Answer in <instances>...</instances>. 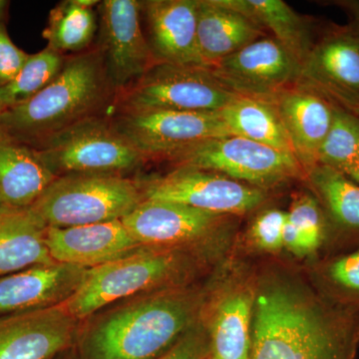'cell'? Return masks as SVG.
<instances>
[{
  "label": "cell",
  "mask_w": 359,
  "mask_h": 359,
  "mask_svg": "<svg viewBox=\"0 0 359 359\" xmlns=\"http://www.w3.org/2000/svg\"><path fill=\"white\" fill-rule=\"evenodd\" d=\"M86 271L53 263L0 276V316L65 304L81 285Z\"/></svg>",
  "instance_id": "cell-18"
},
{
  "label": "cell",
  "mask_w": 359,
  "mask_h": 359,
  "mask_svg": "<svg viewBox=\"0 0 359 359\" xmlns=\"http://www.w3.org/2000/svg\"><path fill=\"white\" fill-rule=\"evenodd\" d=\"M301 66L276 39L263 37L209 68L237 95L271 101L297 84Z\"/></svg>",
  "instance_id": "cell-13"
},
{
  "label": "cell",
  "mask_w": 359,
  "mask_h": 359,
  "mask_svg": "<svg viewBox=\"0 0 359 359\" xmlns=\"http://www.w3.org/2000/svg\"><path fill=\"white\" fill-rule=\"evenodd\" d=\"M28 57L29 54L13 43L6 25L0 21V86L8 83L18 75Z\"/></svg>",
  "instance_id": "cell-34"
},
{
  "label": "cell",
  "mask_w": 359,
  "mask_h": 359,
  "mask_svg": "<svg viewBox=\"0 0 359 359\" xmlns=\"http://www.w3.org/2000/svg\"><path fill=\"white\" fill-rule=\"evenodd\" d=\"M205 359H214V358H212V356H211V354H210V355L208 356V358H205Z\"/></svg>",
  "instance_id": "cell-41"
},
{
  "label": "cell",
  "mask_w": 359,
  "mask_h": 359,
  "mask_svg": "<svg viewBox=\"0 0 359 359\" xmlns=\"http://www.w3.org/2000/svg\"><path fill=\"white\" fill-rule=\"evenodd\" d=\"M210 354L209 334L201 320L173 348L158 359H205Z\"/></svg>",
  "instance_id": "cell-33"
},
{
  "label": "cell",
  "mask_w": 359,
  "mask_h": 359,
  "mask_svg": "<svg viewBox=\"0 0 359 359\" xmlns=\"http://www.w3.org/2000/svg\"><path fill=\"white\" fill-rule=\"evenodd\" d=\"M163 160L175 168L216 172L264 192L306 178L294 155L237 136L198 142L170 153Z\"/></svg>",
  "instance_id": "cell-6"
},
{
  "label": "cell",
  "mask_w": 359,
  "mask_h": 359,
  "mask_svg": "<svg viewBox=\"0 0 359 359\" xmlns=\"http://www.w3.org/2000/svg\"><path fill=\"white\" fill-rule=\"evenodd\" d=\"M271 102L282 119L294 157L306 173L318 163L321 145L332 126L334 104L299 84L280 92Z\"/></svg>",
  "instance_id": "cell-19"
},
{
  "label": "cell",
  "mask_w": 359,
  "mask_h": 359,
  "mask_svg": "<svg viewBox=\"0 0 359 359\" xmlns=\"http://www.w3.org/2000/svg\"><path fill=\"white\" fill-rule=\"evenodd\" d=\"M143 190L146 200L177 203L233 218L257 211L268 199L263 190L191 167H176L164 176L143 182Z\"/></svg>",
  "instance_id": "cell-10"
},
{
  "label": "cell",
  "mask_w": 359,
  "mask_h": 359,
  "mask_svg": "<svg viewBox=\"0 0 359 359\" xmlns=\"http://www.w3.org/2000/svg\"><path fill=\"white\" fill-rule=\"evenodd\" d=\"M309 278L330 302L359 311V248L320 261Z\"/></svg>",
  "instance_id": "cell-29"
},
{
  "label": "cell",
  "mask_w": 359,
  "mask_h": 359,
  "mask_svg": "<svg viewBox=\"0 0 359 359\" xmlns=\"http://www.w3.org/2000/svg\"><path fill=\"white\" fill-rule=\"evenodd\" d=\"M266 36L261 26L224 0H197V39L208 67Z\"/></svg>",
  "instance_id": "cell-21"
},
{
  "label": "cell",
  "mask_w": 359,
  "mask_h": 359,
  "mask_svg": "<svg viewBox=\"0 0 359 359\" xmlns=\"http://www.w3.org/2000/svg\"><path fill=\"white\" fill-rule=\"evenodd\" d=\"M8 4L9 2L6 1V0H0V21H4L7 7H8Z\"/></svg>",
  "instance_id": "cell-39"
},
{
  "label": "cell",
  "mask_w": 359,
  "mask_h": 359,
  "mask_svg": "<svg viewBox=\"0 0 359 359\" xmlns=\"http://www.w3.org/2000/svg\"><path fill=\"white\" fill-rule=\"evenodd\" d=\"M47 247L55 263L96 268L141 247L121 219L47 229Z\"/></svg>",
  "instance_id": "cell-20"
},
{
  "label": "cell",
  "mask_w": 359,
  "mask_h": 359,
  "mask_svg": "<svg viewBox=\"0 0 359 359\" xmlns=\"http://www.w3.org/2000/svg\"><path fill=\"white\" fill-rule=\"evenodd\" d=\"M351 27L359 40V20H354L353 25H351Z\"/></svg>",
  "instance_id": "cell-40"
},
{
  "label": "cell",
  "mask_w": 359,
  "mask_h": 359,
  "mask_svg": "<svg viewBox=\"0 0 359 359\" xmlns=\"http://www.w3.org/2000/svg\"><path fill=\"white\" fill-rule=\"evenodd\" d=\"M63 54L46 47L32 54L15 77L0 86L2 110L20 105L39 93L57 76L65 65Z\"/></svg>",
  "instance_id": "cell-30"
},
{
  "label": "cell",
  "mask_w": 359,
  "mask_h": 359,
  "mask_svg": "<svg viewBox=\"0 0 359 359\" xmlns=\"http://www.w3.org/2000/svg\"><path fill=\"white\" fill-rule=\"evenodd\" d=\"M82 321L65 304L0 316V359H52L76 344Z\"/></svg>",
  "instance_id": "cell-15"
},
{
  "label": "cell",
  "mask_w": 359,
  "mask_h": 359,
  "mask_svg": "<svg viewBox=\"0 0 359 359\" xmlns=\"http://www.w3.org/2000/svg\"><path fill=\"white\" fill-rule=\"evenodd\" d=\"M223 249L141 245L114 261L87 269L81 285L65 306L71 316L83 321L116 302L192 285Z\"/></svg>",
  "instance_id": "cell-3"
},
{
  "label": "cell",
  "mask_w": 359,
  "mask_h": 359,
  "mask_svg": "<svg viewBox=\"0 0 359 359\" xmlns=\"http://www.w3.org/2000/svg\"><path fill=\"white\" fill-rule=\"evenodd\" d=\"M344 6L353 13L355 20H359V1L344 2Z\"/></svg>",
  "instance_id": "cell-37"
},
{
  "label": "cell",
  "mask_w": 359,
  "mask_h": 359,
  "mask_svg": "<svg viewBox=\"0 0 359 359\" xmlns=\"http://www.w3.org/2000/svg\"><path fill=\"white\" fill-rule=\"evenodd\" d=\"M212 283L156 290L116 302L82 321L79 359H158L202 320Z\"/></svg>",
  "instance_id": "cell-2"
},
{
  "label": "cell",
  "mask_w": 359,
  "mask_h": 359,
  "mask_svg": "<svg viewBox=\"0 0 359 359\" xmlns=\"http://www.w3.org/2000/svg\"><path fill=\"white\" fill-rule=\"evenodd\" d=\"M233 219L177 203L145 199L121 221L140 245L194 249L224 248Z\"/></svg>",
  "instance_id": "cell-9"
},
{
  "label": "cell",
  "mask_w": 359,
  "mask_h": 359,
  "mask_svg": "<svg viewBox=\"0 0 359 359\" xmlns=\"http://www.w3.org/2000/svg\"><path fill=\"white\" fill-rule=\"evenodd\" d=\"M47 229L32 207L0 204V276L55 263L47 247Z\"/></svg>",
  "instance_id": "cell-22"
},
{
  "label": "cell",
  "mask_w": 359,
  "mask_h": 359,
  "mask_svg": "<svg viewBox=\"0 0 359 359\" xmlns=\"http://www.w3.org/2000/svg\"><path fill=\"white\" fill-rule=\"evenodd\" d=\"M330 242V226L318 199L313 193L295 196L287 211L283 249L304 259L316 256Z\"/></svg>",
  "instance_id": "cell-27"
},
{
  "label": "cell",
  "mask_w": 359,
  "mask_h": 359,
  "mask_svg": "<svg viewBox=\"0 0 359 359\" xmlns=\"http://www.w3.org/2000/svg\"><path fill=\"white\" fill-rule=\"evenodd\" d=\"M115 96L98 48L66 59L50 84L20 105L2 111L0 129L32 149L74 126L99 116Z\"/></svg>",
  "instance_id": "cell-4"
},
{
  "label": "cell",
  "mask_w": 359,
  "mask_h": 359,
  "mask_svg": "<svg viewBox=\"0 0 359 359\" xmlns=\"http://www.w3.org/2000/svg\"><path fill=\"white\" fill-rule=\"evenodd\" d=\"M2 111L4 110H2L1 105H0V114H1Z\"/></svg>",
  "instance_id": "cell-42"
},
{
  "label": "cell",
  "mask_w": 359,
  "mask_h": 359,
  "mask_svg": "<svg viewBox=\"0 0 359 359\" xmlns=\"http://www.w3.org/2000/svg\"><path fill=\"white\" fill-rule=\"evenodd\" d=\"M297 84L318 92L335 106L359 96V40L351 26L327 33L313 44Z\"/></svg>",
  "instance_id": "cell-16"
},
{
  "label": "cell",
  "mask_w": 359,
  "mask_h": 359,
  "mask_svg": "<svg viewBox=\"0 0 359 359\" xmlns=\"http://www.w3.org/2000/svg\"><path fill=\"white\" fill-rule=\"evenodd\" d=\"M52 359H79L78 358L76 349H75V346L72 347V348L68 349V351H65V353L59 354V355L55 356V358Z\"/></svg>",
  "instance_id": "cell-36"
},
{
  "label": "cell",
  "mask_w": 359,
  "mask_h": 359,
  "mask_svg": "<svg viewBox=\"0 0 359 359\" xmlns=\"http://www.w3.org/2000/svg\"><path fill=\"white\" fill-rule=\"evenodd\" d=\"M240 97L209 67L155 63L115 96L121 113L142 111L219 112Z\"/></svg>",
  "instance_id": "cell-8"
},
{
  "label": "cell",
  "mask_w": 359,
  "mask_h": 359,
  "mask_svg": "<svg viewBox=\"0 0 359 359\" xmlns=\"http://www.w3.org/2000/svg\"><path fill=\"white\" fill-rule=\"evenodd\" d=\"M146 39L156 63L205 66L197 39V0L141 1Z\"/></svg>",
  "instance_id": "cell-17"
},
{
  "label": "cell",
  "mask_w": 359,
  "mask_h": 359,
  "mask_svg": "<svg viewBox=\"0 0 359 359\" xmlns=\"http://www.w3.org/2000/svg\"><path fill=\"white\" fill-rule=\"evenodd\" d=\"M249 359H355L359 311L327 299L294 269L271 264L254 275Z\"/></svg>",
  "instance_id": "cell-1"
},
{
  "label": "cell",
  "mask_w": 359,
  "mask_h": 359,
  "mask_svg": "<svg viewBox=\"0 0 359 359\" xmlns=\"http://www.w3.org/2000/svg\"><path fill=\"white\" fill-rule=\"evenodd\" d=\"M287 211L269 208L259 212L247 231V242L263 254L275 255L283 250V228Z\"/></svg>",
  "instance_id": "cell-32"
},
{
  "label": "cell",
  "mask_w": 359,
  "mask_h": 359,
  "mask_svg": "<svg viewBox=\"0 0 359 359\" xmlns=\"http://www.w3.org/2000/svg\"><path fill=\"white\" fill-rule=\"evenodd\" d=\"M97 45L115 96L128 88L156 61L142 27L141 1L104 0L98 4Z\"/></svg>",
  "instance_id": "cell-11"
},
{
  "label": "cell",
  "mask_w": 359,
  "mask_h": 359,
  "mask_svg": "<svg viewBox=\"0 0 359 359\" xmlns=\"http://www.w3.org/2000/svg\"><path fill=\"white\" fill-rule=\"evenodd\" d=\"M216 280L202 320L214 359H249L254 313V275L235 273Z\"/></svg>",
  "instance_id": "cell-14"
},
{
  "label": "cell",
  "mask_w": 359,
  "mask_h": 359,
  "mask_svg": "<svg viewBox=\"0 0 359 359\" xmlns=\"http://www.w3.org/2000/svg\"><path fill=\"white\" fill-rule=\"evenodd\" d=\"M339 108H341V109L346 110L347 112L351 113V114L359 118V96L354 97V98L347 101V102L344 103V105L340 106Z\"/></svg>",
  "instance_id": "cell-35"
},
{
  "label": "cell",
  "mask_w": 359,
  "mask_h": 359,
  "mask_svg": "<svg viewBox=\"0 0 359 359\" xmlns=\"http://www.w3.org/2000/svg\"><path fill=\"white\" fill-rule=\"evenodd\" d=\"M218 114L231 136L294 155L282 119L271 101L240 96L219 111Z\"/></svg>",
  "instance_id": "cell-26"
},
{
  "label": "cell",
  "mask_w": 359,
  "mask_h": 359,
  "mask_svg": "<svg viewBox=\"0 0 359 359\" xmlns=\"http://www.w3.org/2000/svg\"><path fill=\"white\" fill-rule=\"evenodd\" d=\"M144 198L143 183L119 174H70L57 177L32 205L53 228L122 219Z\"/></svg>",
  "instance_id": "cell-5"
},
{
  "label": "cell",
  "mask_w": 359,
  "mask_h": 359,
  "mask_svg": "<svg viewBox=\"0 0 359 359\" xmlns=\"http://www.w3.org/2000/svg\"><path fill=\"white\" fill-rule=\"evenodd\" d=\"M98 22L93 8L77 4L76 0H66L54 7L49 13L48 23L42 36L47 47L63 52L88 50L95 37Z\"/></svg>",
  "instance_id": "cell-28"
},
{
  "label": "cell",
  "mask_w": 359,
  "mask_h": 359,
  "mask_svg": "<svg viewBox=\"0 0 359 359\" xmlns=\"http://www.w3.org/2000/svg\"><path fill=\"white\" fill-rule=\"evenodd\" d=\"M358 160L359 118L334 105L332 126L321 145L318 163L348 176Z\"/></svg>",
  "instance_id": "cell-31"
},
{
  "label": "cell",
  "mask_w": 359,
  "mask_h": 359,
  "mask_svg": "<svg viewBox=\"0 0 359 359\" xmlns=\"http://www.w3.org/2000/svg\"><path fill=\"white\" fill-rule=\"evenodd\" d=\"M261 26L301 65L313 46L308 22L283 0H224Z\"/></svg>",
  "instance_id": "cell-25"
},
{
  "label": "cell",
  "mask_w": 359,
  "mask_h": 359,
  "mask_svg": "<svg viewBox=\"0 0 359 359\" xmlns=\"http://www.w3.org/2000/svg\"><path fill=\"white\" fill-rule=\"evenodd\" d=\"M34 150L55 178L70 174L122 175L147 162L112 120L100 116L60 132Z\"/></svg>",
  "instance_id": "cell-7"
},
{
  "label": "cell",
  "mask_w": 359,
  "mask_h": 359,
  "mask_svg": "<svg viewBox=\"0 0 359 359\" xmlns=\"http://www.w3.org/2000/svg\"><path fill=\"white\" fill-rule=\"evenodd\" d=\"M306 181L323 208L330 226V242L359 248V184L327 165L316 164Z\"/></svg>",
  "instance_id": "cell-23"
},
{
  "label": "cell",
  "mask_w": 359,
  "mask_h": 359,
  "mask_svg": "<svg viewBox=\"0 0 359 359\" xmlns=\"http://www.w3.org/2000/svg\"><path fill=\"white\" fill-rule=\"evenodd\" d=\"M54 179L34 149L0 129V204L32 207Z\"/></svg>",
  "instance_id": "cell-24"
},
{
  "label": "cell",
  "mask_w": 359,
  "mask_h": 359,
  "mask_svg": "<svg viewBox=\"0 0 359 359\" xmlns=\"http://www.w3.org/2000/svg\"><path fill=\"white\" fill-rule=\"evenodd\" d=\"M112 122L147 161L163 159L198 142L231 136L218 112L142 111L121 113Z\"/></svg>",
  "instance_id": "cell-12"
},
{
  "label": "cell",
  "mask_w": 359,
  "mask_h": 359,
  "mask_svg": "<svg viewBox=\"0 0 359 359\" xmlns=\"http://www.w3.org/2000/svg\"><path fill=\"white\" fill-rule=\"evenodd\" d=\"M347 177H349V178L353 179L354 182L359 184V160L358 164L353 168V171Z\"/></svg>",
  "instance_id": "cell-38"
}]
</instances>
